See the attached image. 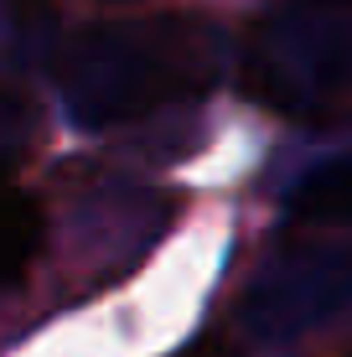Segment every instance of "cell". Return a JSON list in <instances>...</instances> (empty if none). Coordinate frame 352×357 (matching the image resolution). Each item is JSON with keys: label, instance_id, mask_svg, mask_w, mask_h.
I'll list each match as a JSON object with an SVG mask.
<instances>
[{"label": "cell", "instance_id": "obj_2", "mask_svg": "<svg viewBox=\"0 0 352 357\" xmlns=\"http://www.w3.org/2000/svg\"><path fill=\"white\" fill-rule=\"evenodd\" d=\"M47 26L42 0H0V68L21 63Z\"/></svg>", "mask_w": 352, "mask_h": 357}, {"label": "cell", "instance_id": "obj_1", "mask_svg": "<svg viewBox=\"0 0 352 357\" xmlns=\"http://www.w3.org/2000/svg\"><path fill=\"white\" fill-rule=\"evenodd\" d=\"M42 202L21 187H0V290L16 285L21 275L31 269V259L42 254Z\"/></svg>", "mask_w": 352, "mask_h": 357}, {"label": "cell", "instance_id": "obj_3", "mask_svg": "<svg viewBox=\"0 0 352 357\" xmlns=\"http://www.w3.org/2000/svg\"><path fill=\"white\" fill-rule=\"evenodd\" d=\"M21 130H26V109H21L16 98H6V93H0V161H6V155L16 151Z\"/></svg>", "mask_w": 352, "mask_h": 357}, {"label": "cell", "instance_id": "obj_4", "mask_svg": "<svg viewBox=\"0 0 352 357\" xmlns=\"http://www.w3.org/2000/svg\"><path fill=\"white\" fill-rule=\"evenodd\" d=\"M192 357H217V352H192Z\"/></svg>", "mask_w": 352, "mask_h": 357}]
</instances>
